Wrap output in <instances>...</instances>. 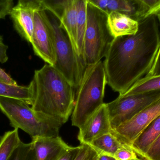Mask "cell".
I'll return each instance as SVG.
<instances>
[{
  "label": "cell",
  "mask_w": 160,
  "mask_h": 160,
  "mask_svg": "<svg viewBox=\"0 0 160 160\" xmlns=\"http://www.w3.org/2000/svg\"><path fill=\"white\" fill-rule=\"evenodd\" d=\"M45 8L43 0L40 7L36 9L34 14V27L32 44L36 55L47 64L54 66L56 62L52 36L43 15Z\"/></svg>",
  "instance_id": "cell-8"
},
{
  "label": "cell",
  "mask_w": 160,
  "mask_h": 160,
  "mask_svg": "<svg viewBox=\"0 0 160 160\" xmlns=\"http://www.w3.org/2000/svg\"><path fill=\"white\" fill-rule=\"evenodd\" d=\"M112 130L106 103H104L79 129L78 140L81 144L90 145L95 139Z\"/></svg>",
  "instance_id": "cell-11"
},
{
  "label": "cell",
  "mask_w": 160,
  "mask_h": 160,
  "mask_svg": "<svg viewBox=\"0 0 160 160\" xmlns=\"http://www.w3.org/2000/svg\"><path fill=\"white\" fill-rule=\"evenodd\" d=\"M37 160H57L70 147L61 137H38L32 139Z\"/></svg>",
  "instance_id": "cell-12"
},
{
  "label": "cell",
  "mask_w": 160,
  "mask_h": 160,
  "mask_svg": "<svg viewBox=\"0 0 160 160\" xmlns=\"http://www.w3.org/2000/svg\"><path fill=\"white\" fill-rule=\"evenodd\" d=\"M59 19L61 26L66 32L79 55L77 42V13L76 0H65L62 11Z\"/></svg>",
  "instance_id": "cell-16"
},
{
  "label": "cell",
  "mask_w": 160,
  "mask_h": 160,
  "mask_svg": "<svg viewBox=\"0 0 160 160\" xmlns=\"http://www.w3.org/2000/svg\"><path fill=\"white\" fill-rule=\"evenodd\" d=\"M30 84L33 95L32 110L66 123L74 110L76 92L63 75L46 64L35 70Z\"/></svg>",
  "instance_id": "cell-2"
},
{
  "label": "cell",
  "mask_w": 160,
  "mask_h": 160,
  "mask_svg": "<svg viewBox=\"0 0 160 160\" xmlns=\"http://www.w3.org/2000/svg\"><path fill=\"white\" fill-rule=\"evenodd\" d=\"M145 19L160 12V0H142Z\"/></svg>",
  "instance_id": "cell-23"
},
{
  "label": "cell",
  "mask_w": 160,
  "mask_h": 160,
  "mask_svg": "<svg viewBox=\"0 0 160 160\" xmlns=\"http://www.w3.org/2000/svg\"><path fill=\"white\" fill-rule=\"evenodd\" d=\"M18 130L7 132L0 138V160H8L21 142Z\"/></svg>",
  "instance_id": "cell-20"
},
{
  "label": "cell",
  "mask_w": 160,
  "mask_h": 160,
  "mask_svg": "<svg viewBox=\"0 0 160 160\" xmlns=\"http://www.w3.org/2000/svg\"><path fill=\"white\" fill-rule=\"evenodd\" d=\"M160 98V90L128 96H118L106 103L112 130L129 121Z\"/></svg>",
  "instance_id": "cell-7"
},
{
  "label": "cell",
  "mask_w": 160,
  "mask_h": 160,
  "mask_svg": "<svg viewBox=\"0 0 160 160\" xmlns=\"http://www.w3.org/2000/svg\"><path fill=\"white\" fill-rule=\"evenodd\" d=\"M160 115V98L111 132L122 144L131 147L143 131Z\"/></svg>",
  "instance_id": "cell-9"
},
{
  "label": "cell",
  "mask_w": 160,
  "mask_h": 160,
  "mask_svg": "<svg viewBox=\"0 0 160 160\" xmlns=\"http://www.w3.org/2000/svg\"><path fill=\"white\" fill-rule=\"evenodd\" d=\"M80 149V146L70 147L57 160H75Z\"/></svg>",
  "instance_id": "cell-28"
},
{
  "label": "cell",
  "mask_w": 160,
  "mask_h": 160,
  "mask_svg": "<svg viewBox=\"0 0 160 160\" xmlns=\"http://www.w3.org/2000/svg\"><path fill=\"white\" fill-rule=\"evenodd\" d=\"M8 47L5 44H0V63L4 64L8 60L7 51Z\"/></svg>",
  "instance_id": "cell-31"
},
{
  "label": "cell",
  "mask_w": 160,
  "mask_h": 160,
  "mask_svg": "<svg viewBox=\"0 0 160 160\" xmlns=\"http://www.w3.org/2000/svg\"><path fill=\"white\" fill-rule=\"evenodd\" d=\"M0 96L18 99L32 106L33 100L32 89L28 86L11 85L0 81Z\"/></svg>",
  "instance_id": "cell-17"
},
{
  "label": "cell",
  "mask_w": 160,
  "mask_h": 160,
  "mask_svg": "<svg viewBox=\"0 0 160 160\" xmlns=\"http://www.w3.org/2000/svg\"><path fill=\"white\" fill-rule=\"evenodd\" d=\"M8 160H37L33 143H24L21 141Z\"/></svg>",
  "instance_id": "cell-22"
},
{
  "label": "cell",
  "mask_w": 160,
  "mask_h": 160,
  "mask_svg": "<svg viewBox=\"0 0 160 160\" xmlns=\"http://www.w3.org/2000/svg\"><path fill=\"white\" fill-rule=\"evenodd\" d=\"M160 75V45L156 59L151 70L145 76Z\"/></svg>",
  "instance_id": "cell-29"
},
{
  "label": "cell",
  "mask_w": 160,
  "mask_h": 160,
  "mask_svg": "<svg viewBox=\"0 0 160 160\" xmlns=\"http://www.w3.org/2000/svg\"><path fill=\"white\" fill-rule=\"evenodd\" d=\"M144 160H160V135L146 154Z\"/></svg>",
  "instance_id": "cell-26"
},
{
  "label": "cell",
  "mask_w": 160,
  "mask_h": 160,
  "mask_svg": "<svg viewBox=\"0 0 160 160\" xmlns=\"http://www.w3.org/2000/svg\"><path fill=\"white\" fill-rule=\"evenodd\" d=\"M87 0H76L77 46L79 55L82 61L84 39L87 25Z\"/></svg>",
  "instance_id": "cell-18"
},
{
  "label": "cell",
  "mask_w": 160,
  "mask_h": 160,
  "mask_svg": "<svg viewBox=\"0 0 160 160\" xmlns=\"http://www.w3.org/2000/svg\"><path fill=\"white\" fill-rule=\"evenodd\" d=\"M94 5L109 15L113 11L120 12L137 21H142L141 0H89Z\"/></svg>",
  "instance_id": "cell-13"
},
{
  "label": "cell",
  "mask_w": 160,
  "mask_h": 160,
  "mask_svg": "<svg viewBox=\"0 0 160 160\" xmlns=\"http://www.w3.org/2000/svg\"><path fill=\"white\" fill-rule=\"evenodd\" d=\"M14 6L13 0H0V20L9 15Z\"/></svg>",
  "instance_id": "cell-27"
},
{
  "label": "cell",
  "mask_w": 160,
  "mask_h": 160,
  "mask_svg": "<svg viewBox=\"0 0 160 160\" xmlns=\"http://www.w3.org/2000/svg\"><path fill=\"white\" fill-rule=\"evenodd\" d=\"M98 160H116L114 157L103 154H98Z\"/></svg>",
  "instance_id": "cell-32"
},
{
  "label": "cell",
  "mask_w": 160,
  "mask_h": 160,
  "mask_svg": "<svg viewBox=\"0 0 160 160\" xmlns=\"http://www.w3.org/2000/svg\"><path fill=\"white\" fill-rule=\"evenodd\" d=\"M108 14L87 0L83 53V61L86 67L101 61L114 39L108 25Z\"/></svg>",
  "instance_id": "cell-6"
},
{
  "label": "cell",
  "mask_w": 160,
  "mask_h": 160,
  "mask_svg": "<svg viewBox=\"0 0 160 160\" xmlns=\"http://www.w3.org/2000/svg\"><path fill=\"white\" fill-rule=\"evenodd\" d=\"M156 17H158V19L159 21V22L160 24V12L158 13V15H157Z\"/></svg>",
  "instance_id": "cell-34"
},
{
  "label": "cell",
  "mask_w": 160,
  "mask_h": 160,
  "mask_svg": "<svg viewBox=\"0 0 160 160\" xmlns=\"http://www.w3.org/2000/svg\"><path fill=\"white\" fill-rule=\"evenodd\" d=\"M79 152L75 160H98V153L91 146L81 144Z\"/></svg>",
  "instance_id": "cell-24"
},
{
  "label": "cell",
  "mask_w": 160,
  "mask_h": 160,
  "mask_svg": "<svg viewBox=\"0 0 160 160\" xmlns=\"http://www.w3.org/2000/svg\"><path fill=\"white\" fill-rule=\"evenodd\" d=\"M113 157L116 160H132L138 157L133 149L126 144L122 145L118 149Z\"/></svg>",
  "instance_id": "cell-25"
},
{
  "label": "cell",
  "mask_w": 160,
  "mask_h": 160,
  "mask_svg": "<svg viewBox=\"0 0 160 160\" xmlns=\"http://www.w3.org/2000/svg\"><path fill=\"white\" fill-rule=\"evenodd\" d=\"M123 144L117 137L111 132L95 139L89 145L98 154H106L113 157L118 149Z\"/></svg>",
  "instance_id": "cell-19"
},
{
  "label": "cell",
  "mask_w": 160,
  "mask_h": 160,
  "mask_svg": "<svg viewBox=\"0 0 160 160\" xmlns=\"http://www.w3.org/2000/svg\"><path fill=\"white\" fill-rule=\"evenodd\" d=\"M132 160H144L143 159H140L138 157Z\"/></svg>",
  "instance_id": "cell-35"
},
{
  "label": "cell",
  "mask_w": 160,
  "mask_h": 160,
  "mask_svg": "<svg viewBox=\"0 0 160 160\" xmlns=\"http://www.w3.org/2000/svg\"><path fill=\"white\" fill-rule=\"evenodd\" d=\"M42 11L53 40L56 57L53 66L77 90L82 79L85 66L57 16L48 9L44 8Z\"/></svg>",
  "instance_id": "cell-5"
},
{
  "label": "cell",
  "mask_w": 160,
  "mask_h": 160,
  "mask_svg": "<svg viewBox=\"0 0 160 160\" xmlns=\"http://www.w3.org/2000/svg\"><path fill=\"white\" fill-rule=\"evenodd\" d=\"M160 135V115L153 120L135 139L131 147L144 160L153 143Z\"/></svg>",
  "instance_id": "cell-15"
},
{
  "label": "cell",
  "mask_w": 160,
  "mask_h": 160,
  "mask_svg": "<svg viewBox=\"0 0 160 160\" xmlns=\"http://www.w3.org/2000/svg\"><path fill=\"white\" fill-rule=\"evenodd\" d=\"M42 0H19L9 16L17 33L29 43L32 42L34 27V14L42 5Z\"/></svg>",
  "instance_id": "cell-10"
},
{
  "label": "cell",
  "mask_w": 160,
  "mask_h": 160,
  "mask_svg": "<svg viewBox=\"0 0 160 160\" xmlns=\"http://www.w3.org/2000/svg\"><path fill=\"white\" fill-rule=\"evenodd\" d=\"M103 62L86 67L77 90L72 113V126L82 128L87 121L103 104L107 84Z\"/></svg>",
  "instance_id": "cell-3"
},
{
  "label": "cell",
  "mask_w": 160,
  "mask_h": 160,
  "mask_svg": "<svg viewBox=\"0 0 160 160\" xmlns=\"http://www.w3.org/2000/svg\"><path fill=\"white\" fill-rule=\"evenodd\" d=\"M160 45L156 16L139 22L135 34L115 38L103 62L108 85L119 95L126 93L151 70Z\"/></svg>",
  "instance_id": "cell-1"
},
{
  "label": "cell",
  "mask_w": 160,
  "mask_h": 160,
  "mask_svg": "<svg viewBox=\"0 0 160 160\" xmlns=\"http://www.w3.org/2000/svg\"><path fill=\"white\" fill-rule=\"evenodd\" d=\"M3 38L2 35L0 34V44H3Z\"/></svg>",
  "instance_id": "cell-33"
},
{
  "label": "cell",
  "mask_w": 160,
  "mask_h": 160,
  "mask_svg": "<svg viewBox=\"0 0 160 160\" xmlns=\"http://www.w3.org/2000/svg\"><path fill=\"white\" fill-rule=\"evenodd\" d=\"M0 110L8 117L11 126L20 129L32 139L57 137L63 123L53 117L36 112L23 101L0 96Z\"/></svg>",
  "instance_id": "cell-4"
},
{
  "label": "cell",
  "mask_w": 160,
  "mask_h": 160,
  "mask_svg": "<svg viewBox=\"0 0 160 160\" xmlns=\"http://www.w3.org/2000/svg\"><path fill=\"white\" fill-rule=\"evenodd\" d=\"M160 90V75L145 76L136 82L126 93L119 96H128Z\"/></svg>",
  "instance_id": "cell-21"
},
{
  "label": "cell",
  "mask_w": 160,
  "mask_h": 160,
  "mask_svg": "<svg viewBox=\"0 0 160 160\" xmlns=\"http://www.w3.org/2000/svg\"><path fill=\"white\" fill-rule=\"evenodd\" d=\"M0 81L11 85H18L17 82L13 80L1 67H0Z\"/></svg>",
  "instance_id": "cell-30"
},
{
  "label": "cell",
  "mask_w": 160,
  "mask_h": 160,
  "mask_svg": "<svg viewBox=\"0 0 160 160\" xmlns=\"http://www.w3.org/2000/svg\"><path fill=\"white\" fill-rule=\"evenodd\" d=\"M108 22L110 31L115 38L135 34L139 29V23L137 21L116 11L108 15Z\"/></svg>",
  "instance_id": "cell-14"
}]
</instances>
